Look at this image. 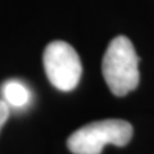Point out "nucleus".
<instances>
[{"label": "nucleus", "instance_id": "obj_1", "mask_svg": "<svg viewBox=\"0 0 154 154\" xmlns=\"http://www.w3.org/2000/svg\"><path fill=\"white\" fill-rule=\"evenodd\" d=\"M103 77L116 96H125L137 88L140 81L139 57L130 38L114 37L105 50L102 62Z\"/></svg>", "mask_w": 154, "mask_h": 154}, {"label": "nucleus", "instance_id": "obj_2", "mask_svg": "<svg viewBox=\"0 0 154 154\" xmlns=\"http://www.w3.org/2000/svg\"><path fill=\"white\" fill-rule=\"evenodd\" d=\"M132 126L123 119H103L79 128L67 140L73 154H100L108 144L125 146L131 140Z\"/></svg>", "mask_w": 154, "mask_h": 154}, {"label": "nucleus", "instance_id": "obj_3", "mask_svg": "<svg viewBox=\"0 0 154 154\" xmlns=\"http://www.w3.org/2000/svg\"><path fill=\"white\" fill-rule=\"evenodd\" d=\"M44 68L50 84L60 91L73 90L82 75L80 57L68 42L51 41L44 50Z\"/></svg>", "mask_w": 154, "mask_h": 154}, {"label": "nucleus", "instance_id": "obj_4", "mask_svg": "<svg viewBox=\"0 0 154 154\" xmlns=\"http://www.w3.org/2000/svg\"><path fill=\"white\" fill-rule=\"evenodd\" d=\"M2 95L3 100L8 104L9 108L22 109L31 102V93L27 86L16 80H9L3 84Z\"/></svg>", "mask_w": 154, "mask_h": 154}, {"label": "nucleus", "instance_id": "obj_5", "mask_svg": "<svg viewBox=\"0 0 154 154\" xmlns=\"http://www.w3.org/2000/svg\"><path fill=\"white\" fill-rule=\"evenodd\" d=\"M9 114H11V108L3 99H0V131H2L4 123L7 122V119L9 118Z\"/></svg>", "mask_w": 154, "mask_h": 154}]
</instances>
